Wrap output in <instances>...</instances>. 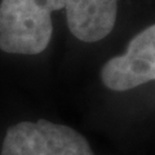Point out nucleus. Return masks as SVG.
Listing matches in <instances>:
<instances>
[{
	"mask_svg": "<svg viewBox=\"0 0 155 155\" xmlns=\"http://www.w3.org/2000/svg\"><path fill=\"white\" fill-rule=\"evenodd\" d=\"M65 0H2L0 49L12 54H39L51 41V13Z\"/></svg>",
	"mask_w": 155,
	"mask_h": 155,
	"instance_id": "obj_1",
	"label": "nucleus"
},
{
	"mask_svg": "<svg viewBox=\"0 0 155 155\" xmlns=\"http://www.w3.org/2000/svg\"><path fill=\"white\" fill-rule=\"evenodd\" d=\"M2 155H94L83 134L71 127L40 119L7 129Z\"/></svg>",
	"mask_w": 155,
	"mask_h": 155,
	"instance_id": "obj_2",
	"label": "nucleus"
},
{
	"mask_svg": "<svg viewBox=\"0 0 155 155\" xmlns=\"http://www.w3.org/2000/svg\"><path fill=\"white\" fill-rule=\"evenodd\" d=\"M67 26L85 43L102 40L111 32L118 16V0H65Z\"/></svg>",
	"mask_w": 155,
	"mask_h": 155,
	"instance_id": "obj_4",
	"label": "nucleus"
},
{
	"mask_svg": "<svg viewBox=\"0 0 155 155\" xmlns=\"http://www.w3.org/2000/svg\"><path fill=\"white\" fill-rule=\"evenodd\" d=\"M155 79V26L138 32L127 53L113 57L101 69V80L111 91L124 92Z\"/></svg>",
	"mask_w": 155,
	"mask_h": 155,
	"instance_id": "obj_3",
	"label": "nucleus"
}]
</instances>
